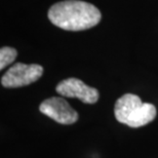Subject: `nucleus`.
Instances as JSON below:
<instances>
[{
  "label": "nucleus",
  "mask_w": 158,
  "mask_h": 158,
  "mask_svg": "<svg viewBox=\"0 0 158 158\" xmlns=\"http://www.w3.org/2000/svg\"><path fill=\"white\" fill-rule=\"evenodd\" d=\"M42 74L43 68L40 65L17 63L11 66L1 77V84L8 88L26 86L38 80Z\"/></svg>",
  "instance_id": "obj_3"
},
{
  "label": "nucleus",
  "mask_w": 158,
  "mask_h": 158,
  "mask_svg": "<svg viewBox=\"0 0 158 158\" xmlns=\"http://www.w3.org/2000/svg\"><path fill=\"white\" fill-rule=\"evenodd\" d=\"M55 26L67 31H82L97 26L102 14L96 6L81 0H64L50 6L47 12Z\"/></svg>",
  "instance_id": "obj_1"
},
{
  "label": "nucleus",
  "mask_w": 158,
  "mask_h": 158,
  "mask_svg": "<svg viewBox=\"0 0 158 158\" xmlns=\"http://www.w3.org/2000/svg\"><path fill=\"white\" fill-rule=\"evenodd\" d=\"M18 56L17 50L12 47L4 46L0 49V70H3L4 68L7 67L14 63Z\"/></svg>",
  "instance_id": "obj_6"
},
{
  "label": "nucleus",
  "mask_w": 158,
  "mask_h": 158,
  "mask_svg": "<svg viewBox=\"0 0 158 158\" xmlns=\"http://www.w3.org/2000/svg\"><path fill=\"white\" fill-rule=\"evenodd\" d=\"M114 114L116 119L123 124L141 127L155 119L156 108L150 103H143L137 94H125L116 102Z\"/></svg>",
  "instance_id": "obj_2"
},
{
  "label": "nucleus",
  "mask_w": 158,
  "mask_h": 158,
  "mask_svg": "<svg viewBox=\"0 0 158 158\" xmlns=\"http://www.w3.org/2000/svg\"><path fill=\"white\" fill-rule=\"evenodd\" d=\"M40 112L61 124H73L78 120V113L63 98L53 97L43 101Z\"/></svg>",
  "instance_id": "obj_4"
},
{
  "label": "nucleus",
  "mask_w": 158,
  "mask_h": 158,
  "mask_svg": "<svg viewBox=\"0 0 158 158\" xmlns=\"http://www.w3.org/2000/svg\"><path fill=\"white\" fill-rule=\"evenodd\" d=\"M56 93L62 97L76 98L85 104H94L99 100V91L88 86L77 78H68L61 81L56 87Z\"/></svg>",
  "instance_id": "obj_5"
}]
</instances>
